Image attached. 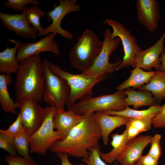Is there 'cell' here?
Masks as SVG:
<instances>
[{"instance_id": "obj_33", "label": "cell", "mask_w": 165, "mask_h": 165, "mask_svg": "<svg viewBox=\"0 0 165 165\" xmlns=\"http://www.w3.org/2000/svg\"><path fill=\"white\" fill-rule=\"evenodd\" d=\"M161 135L158 134L152 137L150 143L151 146L148 154L158 160L162 154L161 148L160 145Z\"/></svg>"}, {"instance_id": "obj_17", "label": "cell", "mask_w": 165, "mask_h": 165, "mask_svg": "<svg viewBox=\"0 0 165 165\" xmlns=\"http://www.w3.org/2000/svg\"><path fill=\"white\" fill-rule=\"evenodd\" d=\"M83 115L77 114L70 110L57 108L53 118L54 128L60 134V140L64 139L69 131L82 120Z\"/></svg>"}, {"instance_id": "obj_8", "label": "cell", "mask_w": 165, "mask_h": 165, "mask_svg": "<svg viewBox=\"0 0 165 165\" xmlns=\"http://www.w3.org/2000/svg\"><path fill=\"white\" fill-rule=\"evenodd\" d=\"M112 32L109 28L105 31L103 46L101 50L91 67L82 74L90 75H107L118 70V67L122 61L114 63L109 61L110 56L119 47L120 39L113 38Z\"/></svg>"}, {"instance_id": "obj_35", "label": "cell", "mask_w": 165, "mask_h": 165, "mask_svg": "<svg viewBox=\"0 0 165 165\" xmlns=\"http://www.w3.org/2000/svg\"><path fill=\"white\" fill-rule=\"evenodd\" d=\"M165 100V98H164ZM152 125L155 128L165 127V103L160 110L152 120Z\"/></svg>"}, {"instance_id": "obj_30", "label": "cell", "mask_w": 165, "mask_h": 165, "mask_svg": "<svg viewBox=\"0 0 165 165\" xmlns=\"http://www.w3.org/2000/svg\"><path fill=\"white\" fill-rule=\"evenodd\" d=\"M89 156L86 158L82 159L86 165H107L101 158L100 155V146L97 145L89 150ZM114 165H118L115 162Z\"/></svg>"}, {"instance_id": "obj_37", "label": "cell", "mask_w": 165, "mask_h": 165, "mask_svg": "<svg viewBox=\"0 0 165 165\" xmlns=\"http://www.w3.org/2000/svg\"><path fill=\"white\" fill-rule=\"evenodd\" d=\"M56 154V156L61 160V165H86L85 163H80L78 165H75L71 163L68 159L69 155L66 153L60 152Z\"/></svg>"}, {"instance_id": "obj_6", "label": "cell", "mask_w": 165, "mask_h": 165, "mask_svg": "<svg viewBox=\"0 0 165 165\" xmlns=\"http://www.w3.org/2000/svg\"><path fill=\"white\" fill-rule=\"evenodd\" d=\"M42 123L39 128L29 137L30 153L44 156L47 151L61 139L60 134L54 130L53 118L57 108L47 106Z\"/></svg>"}, {"instance_id": "obj_14", "label": "cell", "mask_w": 165, "mask_h": 165, "mask_svg": "<svg viewBox=\"0 0 165 165\" xmlns=\"http://www.w3.org/2000/svg\"><path fill=\"white\" fill-rule=\"evenodd\" d=\"M1 24L9 31L14 32L24 38L35 39L38 32L31 27L25 16L24 11L20 14H10L0 12Z\"/></svg>"}, {"instance_id": "obj_13", "label": "cell", "mask_w": 165, "mask_h": 165, "mask_svg": "<svg viewBox=\"0 0 165 165\" xmlns=\"http://www.w3.org/2000/svg\"><path fill=\"white\" fill-rule=\"evenodd\" d=\"M165 30L161 38L153 45L141 51L135 56L136 67L148 71L152 68L156 70L163 71L160 61V56L165 49L164 42Z\"/></svg>"}, {"instance_id": "obj_16", "label": "cell", "mask_w": 165, "mask_h": 165, "mask_svg": "<svg viewBox=\"0 0 165 165\" xmlns=\"http://www.w3.org/2000/svg\"><path fill=\"white\" fill-rule=\"evenodd\" d=\"M152 137L141 135L129 141L117 161L120 165H135L145 148L150 143Z\"/></svg>"}, {"instance_id": "obj_28", "label": "cell", "mask_w": 165, "mask_h": 165, "mask_svg": "<svg viewBox=\"0 0 165 165\" xmlns=\"http://www.w3.org/2000/svg\"><path fill=\"white\" fill-rule=\"evenodd\" d=\"M14 137L0 130V148L13 156H17V151L14 145Z\"/></svg>"}, {"instance_id": "obj_22", "label": "cell", "mask_w": 165, "mask_h": 165, "mask_svg": "<svg viewBox=\"0 0 165 165\" xmlns=\"http://www.w3.org/2000/svg\"><path fill=\"white\" fill-rule=\"evenodd\" d=\"M156 72L154 71H146L136 67L131 71L129 78L118 86L116 89L118 90H123L131 87L138 88L148 83Z\"/></svg>"}, {"instance_id": "obj_3", "label": "cell", "mask_w": 165, "mask_h": 165, "mask_svg": "<svg viewBox=\"0 0 165 165\" xmlns=\"http://www.w3.org/2000/svg\"><path fill=\"white\" fill-rule=\"evenodd\" d=\"M102 41L92 31L85 30L70 50L69 60L75 68L83 72L90 68L100 52Z\"/></svg>"}, {"instance_id": "obj_1", "label": "cell", "mask_w": 165, "mask_h": 165, "mask_svg": "<svg viewBox=\"0 0 165 165\" xmlns=\"http://www.w3.org/2000/svg\"><path fill=\"white\" fill-rule=\"evenodd\" d=\"M95 113L83 115L81 121L73 128L63 140L57 141L50 150L55 154L64 152L78 158H86L89 150L99 145L101 137L94 119Z\"/></svg>"}, {"instance_id": "obj_4", "label": "cell", "mask_w": 165, "mask_h": 165, "mask_svg": "<svg viewBox=\"0 0 165 165\" xmlns=\"http://www.w3.org/2000/svg\"><path fill=\"white\" fill-rule=\"evenodd\" d=\"M48 65L53 73L64 79L70 86V92L66 105L67 107L86 95H92L94 87L108 77L107 75L72 74L63 70L59 66L49 61Z\"/></svg>"}, {"instance_id": "obj_9", "label": "cell", "mask_w": 165, "mask_h": 165, "mask_svg": "<svg viewBox=\"0 0 165 165\" xmlns=\"http://www.w3.org/2000/svg\"><path fill=\"white\" fill-rule=\"evenodd\" d=\"M58 2V5L56 3L54 4L53 10L47 12V21L52 20L51 24L42 32L38 33V37L46 36L50 33H55L68 39L73 38V34L62 28L61 23L67 14L79 11L80 6L77 4V0H59Z\"/></svg>"}, {"instance_id": "obj_15", "label": "cell", "mask_w": 165, "mask_h": 165, "mask_svg": "<svg viewBox=\"0 0 165 165\" xmlns=\"http://www.w3.org/2000/svg\"><path fill=\"white\" fill-rule=\"evenodd\" d=\"M135 6L139 23L148 31H154L160 19L158 2L156 0H137Z\"/></svg>"}, {"instance_id": "obj_7", "label": "cell", "mask_w": 165, "mask_h": 165, "mask_svg": "<svg viewBox=\"0 0 165 165\" xmlns=\"http://www.w3.org/2000/svg\"><path fill=\"white\" fill-rule=\"evenodd\" d=\"M48 61L45 59L42 62L45 76L42 100L48 106L64 109L70 94V86L64 79L50 70Z\"/></svg>"}, {"instance_id": "obj_27", "label": "cell", "mask_w": 165, "mask_h": 165, "mask_svg": "<svg viewBox=\"0 0 165 165\" xmlns=\"http://www.w3.org/2000/svg\"><path fill=\"white\" fill-rule=\"evenodd\" d=\"M29 136L25 132L18 137L14 138V145L19 154L27 159H32L29 154Z\"/></svg>"}, {"instance_id": "obj_19", "label": "cell", "mask_w": 165, "mask_h": 165, "mask_svg": "<svg viewBox=\"0 0 165 165\" xmlns=\"http://www.w3.org/2000/svg\"><path fill=\"white\" fill-rule=\"evenodd\" d=\"M7 39L15 45L11 48L6 47L0 52V72L11 75L16 74L19 68L20 62L17 61L16 54L17 49L22 43L19 41L9 38Z\"/></svg>"}, {"instance_id": "obj_29", "label": "cell", "mask_w": 165, "mask_h": 165, "mask_svg": "<svg viewBox=\"0 0 165 165\" xmlns=\"http://www.w3.org/2000/svg\"><path fill=\"white\" fill-rule=\"evenodd\" d=\"M39 4V2L36 0H8L4 3V6L22 13L29 7V5L38 6Z\"/></svg>"}, {"instance_id": "obj_25", "label": "cell", "mask_w": 165, "mask_h": 165, "mask_svg": "<svg viewBox=\"0 0 165 165\" xmlns=\"http://www.w3.org/2000/svg\"><path fill=\"white\" fill-rule=\"evenodd\" d=\"M148 83L138 88L140 90H147L151 93L159 103L165 98V71L156 70Z\"/></svg>"}, {"instance_id": "obj_31", "label": "cell", "mask_w": 165, "mask_h": 165, "mask_svg": "<svg viewBox=\"0 0 165 165\" xmlns=\"http://www.w3.org/2000/svg\"><path fill=\"white\" fill-rule=\"evenodd\" d=\"M4 131L14 138L20 136L25 132L22 118L19 113L15 120L9 127L8 128L4 130Z\"/></svg>"}, {"instance_id": "obj_20", "label": "cell", "mask_w": 165, "mask_h": 165, "mask_svg": "<svg viewBox=\"0 0 165 165\" xmlns=\"http://www.w3.org/2000/svg\"><path fill=\"white\" fill-rule=\"evenodd\" d=\"M123 91L127 96L125 99L127 106L133 105L135 109L143 106L150 107L158 104L151 93L149 91H136L130 88Z\"/></svg>"}, {"instance_id": "obj_23", "label": "cell", "mask_w": 165, "mask_h": 165, "mask_svg": "<svg viewBox=\"0 0 165 165\" xmlns=\"http://www.w3.org/2000/svg\"><path fill=\"white\" fill-rule=\"evenodd\" d=\"M12 82L10 74H0V103L2 109L6 113L16 114L18 108L17 103L14 102L10 97L8 86Z\"/></svg>"}, {"instance_id": "obj_11", "label": "cell", "mask_w": 165, "mask_h": 165, "mask_svg": "<svg viewBox=\"0 0 165 165\" xmlns=\"http://www.w3.org/2000/svg\"><path fill=\"white\" fill-rule=\"evenodd\" d=\"M25 132L30 136L39 128L43 121L45 108L34 99L26 97L16 101Z\"/></svg>"}, {"instance_id": "obj_21", "label": "cell", "mask_w": 165, "mask_h": 165, "mask_svg": "<svg viewBox=\"0 0 165 165\" xmlns=\"http://www.w3.org/2000/svg\"><path fill=\"white\" fill-rule=\"evenodd\" d=\"M111 145L112 150L107 153L100 152L101 158L106 163L111 164L117 161L118 158L124 151L128 142L127 130L126 129L123 133H115L111 135Z\"/></svg>"}, {"instance_id": "obj_18", "label": "cell", "mask_w": 165, "mask_h": 165, "mask_svg": "<svg viewBox=\"0 0 165 165\" xmlns=\"http://www.w3.org/2000/svg\"><path fill=\"white\" fill-rule=\"evenodd\" d=\"M94 119L99 128L104 144L107 145L109 136L116 128L125 125L129 118L118 115H110L101 112L95 113Z\"/></svg>"}, {"instance_id": "obj_26", "label": "cell", "mask_w": 165, "mask_h": 165, "mask_svg": "<svg viewBox=\"0 0 165 165\" xmlns=\"http://www.w3.org/2000/svg\"><path fill=\"white\" fill-rule=\"evenodd\" d=\"M26 18L29 24L38 33L44 29L41 24L40 19L47 12H45L41 9L38 6L29 7L25 11Z\"/></svg>"}, {"instance_id": "obj_38", "label": "cell", "mask_w": 165, "mask_h": 165, "mask_svg": "<svg viewBox=\"0 0 165 165\" xmlns=\"http://www.w3.org/2000/svg\"><path fill=\"white\" fill-rule=\"evenodd\" d=\"M160 59L163 70L165 71V49L160 55Z\"/></svg>"}, {"instance_id": "obj_39", "label": "cell", "mask_w": 165, "mask_h": 165, "mask_svg": "<svg viewBox=\"0 0 165 165\" xmlns=\"http://www.w3.org/2000/svg\"><path fill=\"white\" fill-rule=\"evenodd\" d=\"M31 165H37V164L36 162L35 161Z\"/></svg>"}, {"instance_id": "obj_32", "label": "cell", "mask_w": 165, "mask_h": 165, "mask_svg": "<svg viewBox=\"0 0 165 165\" xmlns=\"http://www.w3.org/2000/svg\"><path fill=\"white\" fill-rule=\"evenodd\" d=\"M127 122L140 133L149 130L152 120L136 118H129Z\"/></svg>"}, {"instance_id": "obj_2", "label": "cell", "mask_w": 165, "mask_h": 165, "mask_svg": "<svg viewBox=\"0 0 165 165\" xmlns=\"http://www.w3.org/2000/svg\"><path fill=\"white\" fill-rule=\"evenodd\" d=\"M16 74V101L30 97L41 102L44 91L45 76L40 54L34 55L20 62Z\"/></svg>"}, {"instance_id": "obj_5", "label": "cell", "mask_w": 165, "mask_h": 165, "mask_svg": "<svg viewBox=\"0 0 165 165\" xmlns=\"http://www.w3.org/2000/svg\"><path fill=\"white\" fill-rule=\"evenodd\" d=\"M126 96L123 90L95 97L87 95L80 99L78 102L68 107V109L82 115L88 113L108 110L121 111L128 107L125 101Z\"/></svg>"}, {"instance_id": "obj_12", "label": "cell", "mask_w": 165, "mask_h": 165, "mask_svg": "<svg viewBox=\"0 0 165 165\" xmlns=\"http://www.w3.org/2000/svg\"><path fill=\"white\" fill-rule=\"evenodd\" d=\"M57 34L50 33L37 42L21 43L16 52L17 61L20 62L27 57L44 52H51L59 56V47L54 39Z\"/></svg>"}, {"instance_id": "obj_36", "label": "cell", "mask_w": 165, "mask_h": 165, "mask_svg": "<svg viewBox=\"0 0 165 165\" xmlns=\"http://www.w3.org/2000/svg\"><path fill=\"white\" fill-rule=\"evenodd\" d=\"M135 165H158V160L147 154L142 155Z\"/></svg>"}, {"instance_id": "obj_24", "label": "cell", "mask_w": 165, "mask_h": 165, "mask_svg": "<svg viewBox=\"0 0 165 165\" xmlns=\"http://www.w3.org/2000/svg\"><path fill=\"white\" fill-rule=\"evenodd\" d=\"M161 107V105L157 104L150 106L147 109L138 110L130 108L128 106L121 111L108 110L100 112L110 115L120 116L129 118L152 120L159 112Z\"/></svg>"}, {"instance_id": "obj_34", "label": "cell", "mask_w": 165, "mask_h": 165, "mask_svg": "<svg viewBox=\"0 0 165 165\" xmlns=\"http://www.w3.org/2000/svg\"><path fill=\"white\" fill-rule=\"evenodd\" d=\"M5 160L8 165H31L35 162L32 159H27L17 155L13 156L9 154L5 156Z\"/></svg>"}, {"instance_id": "obj_10", "label": "cell", "mask_w": 165, "mask_h": 165, "mask_svg": "<svg viewBox=\"0 0 165 165\" xmlns=\"http://www.w3.org/2000/svg\"><path fill=\"white\" fill-rule=\"evenodd\" d=\"M105 21L113 29L112 37L113 38H119L123 46L124 55L119 66L118 70L129 66L135 68V56L142 50L138 45L135 38L131 35L130 31L125 26L118 22L109 18H106Z\"/></svg>"}]
</instances>
